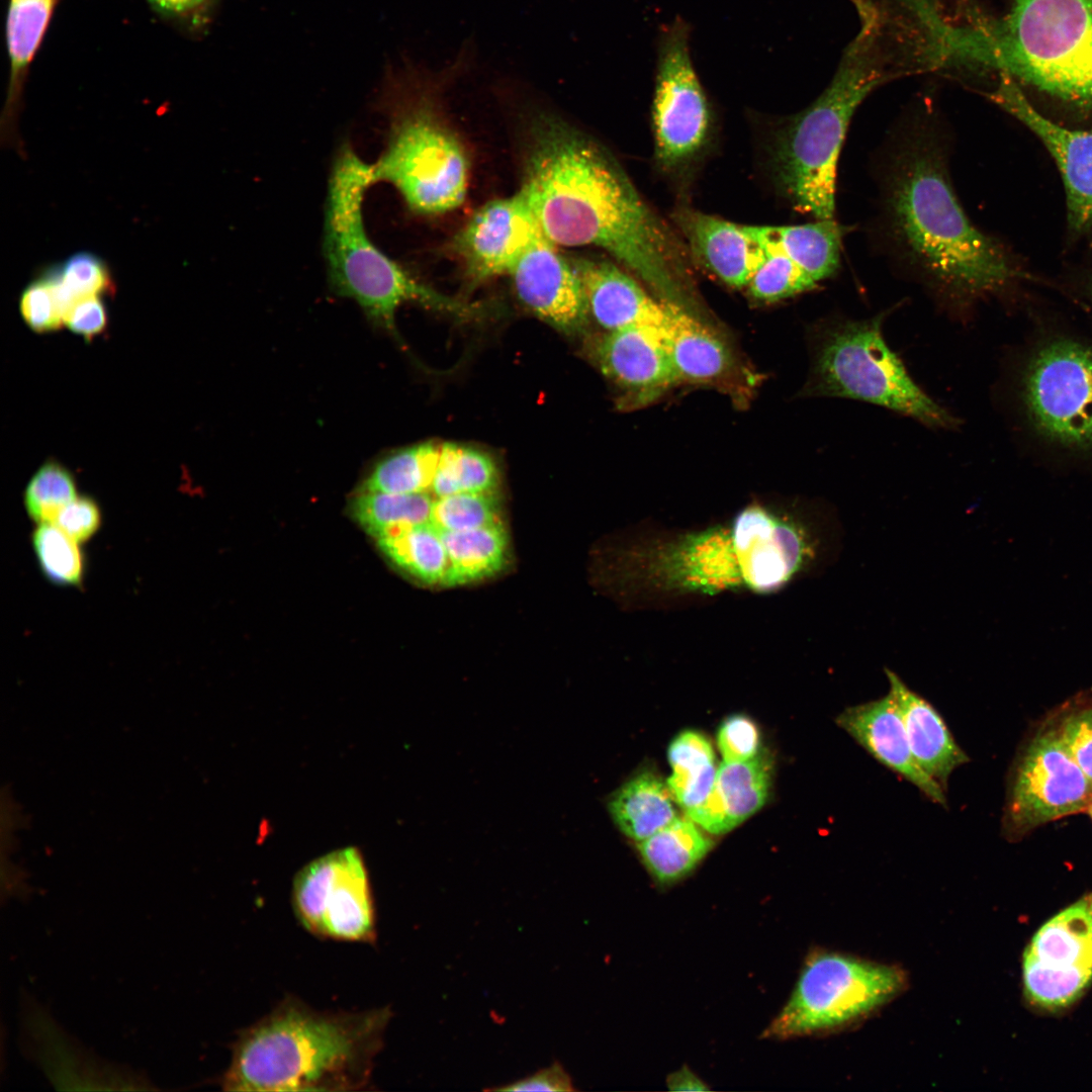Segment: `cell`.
<instances>
[{
  "label": "cell",
  "instance_id": "1",
  "mask_svg": "<svg viewBox=\"0 0 1092 1092\" xmlns=\"http://www.w3.org/2000/svg\"><path fill=\"white\" fill-rule=\"evenodd\" d=\"M532 112L521 192L556 246L609 253L669 304L693 311L688 256L605 148L556 113Z\"/></svg>",
  "mask_w": 1092,
  "mask_h": 1092
},
{
  "label": "cell",
  "instance_id": "2",
  "mask_svg": "<svg viewBox=\"0 0 1092 1092\" xmlns=\"http://www.w3.org/2000/svg\"><path fill=\"white\" fill-rule=\"evenodd\" d=\"M943 131L930 121L896 129L879 183L880 228L890 253L952 301L1004 290L1017 271L969 218L951 186Z\"/></svg>",
  "mask_w": 1092,
  "mask_h": 1092
},
{
  "label": "cell",
  "instance_id": "3",
  "mask_svg": "<svg viewBox=\"0 0 1092 1092\" xmlns=\"http://www.w3.org/2000/svg\"><path fill=\"white\" fill-rule=\"evenodd\" d=\"M389 1006L316 1010L287 996L243 1028L220 1077L225 1091L366 1090L391 1019Z\"/></svg>",
  "mask_w": 1092,
  "mask_h": 1092
},
{
  "label": "cell",
  "instance_id": "4",
  "mask_svg": "<svg viewBox=\"0 0 1092 1092\" xmlns=\"http://www.w3.org/2000/svg\"><path fill=\"white\" fill-rule=\"evenodd\" d=\"M947 58L1092 113V0H1013L999 19L951 26Z\"/></svg>",
  "mask_w": 1092,
  "mask_h": 1092
},
{
  "label": "cell",
  "instance_id": "5",
  "mask_svg": "<svg viewBox=\"0 0 1092 1092\" xmlns=\"http://www.w3.org/2000/svg\"><path fill=\"white\" fill-rule=\"evenodd\" d=\"M860 26L844 50L824 91L793 116L777 149L778 177L794 207L816 219H830L835 210L836 172L851 118L878 86L895 71L889 49L893 25L873 0H852Z\"/></svg>",
  "mask_w": 1092,
  "mask_h": 1092
},
{
  "label": "cell",
  "instance_id": "6",
  "mask_svg": "<svg viewBox=\"0 0 1092 1092\" xmlns=\"http://www.w3.org/2000/svg\"><path fill=\"white\" fill-rule=\"evenodd\" d=\"M643 552V574L665 590L769 592L809 566L815 540L801 519L751 506L724 525Z\"/></svg>",
  "mask_w": 1092,
  "mask_h": 1092
},
{
  "label": "cell",
  "instance_id": "7",
  "mask_svg": "<svg viewBox=\"0 0 1092 1092\" xmlns=\"http://www.w3.org/2000/svg\"><path fill=\"white\" fill-rule=\"evenodd\" d=\"M476 57L475 41L466 39L442 68L407 63L400 74L388 143L372 164V176L374 184L392 185L416 213H444L465 198L468 159L442 115L439 97L476 65Z\"/></svg>",
  "mask_w": 1092,
  "mask_h": 1092
},
{
  "label": "cell",
  "instance_id": "8",
  "mask_svg": "<svg viewBox=\"0 0 1092 1092\" xmlns=\"http://www.w3.org/2000/svg\"><path fill=\"white\" fill-rule=\"evenodd\" d=\"M373 184L372 164L344 146L332 169L324 218L323 251L333 291L354 299L373 324L394 335L396 310L407 302L461 318L478 316L481 307L418 281L370 240L362 207Z\"/></svg>",
  "mask_w": 1092,
  "mask_h": 1092
},
{
  "label": "cell",
  "instance_id": "9",
  "mask_svg": "<svg viewBox=\"0 0 1092 1092\" xmlns=\"http://www.w3.org/2000/svg\"><path fill=\"white\" fill-rule=\"evenodd\" d=\"M883 318L828 325L816 352L811 390L881 405L929 427L954 428L958 420L915 383L888 346Z\"/></svg>",
  "mask_w": 1092,
  "mask_h": 1092
},
{
  "label": "cell",
  "instance_id": "10",
  "mask_svg": "<svg viewBox=\"0 0 1092 1092\" xmlns=\"http://www.w3.org/2000/svg\"><path fill=\"white\" fill-rule=\"evenodd\" d=\"M907 981L905 971L897 966L815 949L762 1037L789 1039L848 1026L892 1001Z\"/></svg>",
  "mask_w": 1092,
  "mask_h": 1092
},
{
  "label": "cell",
  "instance_id": "11",
  "mask_svg": "<svg viewBox=\"0 0 1092 1092\" xmlns=\"http://www.w3.org/2000/svg\"><path fill=\"white\" fill-rule=\"evenodd\" d=\"M1019 397L1032 431L1064 451L1092 455V346L1056 336L1041 341L1021 370Z\"/></svg>",
  "mask_w": 1092,
  "mask_h": 1092
},
{
  "label": "cell",
  "instance_id": "12",
  "mask_svg": "<svg viewBox=\"0 0 1092 1092\" xmlns=\"http://www.w3.org/2000/svg\"><path fill=\"white\" fill-rule=\"evenodd\" d=\"M1092 783L1063 746L1053 720L1031 738L1013 766L1002 832L1017 841L1049 822L1087 811Z\"/></svg>",
  "mask_w": 1092,
  "mask_h": 1092
},
{
  "label": "cell",
  "instance_id": "13",
  "mask_svg": "<svg viewBox=\"0 0 1092 1092\" xmlns=\"http://www.w3.org/2000/svg\"><path fill=\"white\" fill-rule=\"evenodd\" d=\"M291 905L299 924L317 938L376 940L374 899L356 848L338 849L304 866L293 880Z\"/></svg>",
  "mask_w": 1092,
  "mask_h": 1092
},
{
  "label": "cell",
  "instance_id": "14",
  "mask_svg": "<svg viewBox=\"0 0 1092 1092\" xmlns=\"http://www.w3.org/2000/svg\"><path fill=\"white\" fill-rule=\"evenodd\" d=\"M691 25L680 16L660 26L652 123L656 157L667 168L686 163L703 147L711 104L691 54Z\"/></svg>",
  "mask_w": 1092,
  "mask_h": 1092
},
{
  "label": "cell",
  "instance_id": "15",
  "mask_svg": "<svg viewBox=\"0 0 1092 1092\" xmlns=\"http://www.w3.org/2000/svg\"><path fill=\"white\" fill-rule=\"evenodd\" d=\"M1023 992L1033 1007L1056 1012L1092 984V892L1045 921L1022 957Z\"/></svg>",
  "mask_w": 1092,
  "mask_h": 1092
},
{
  "label": "cell",
  "instance_id": "16",
  "mask_svg": "<svg viewBox=\"0 0 1092 1092\" xmlns=\"http://www.w3.org/2000/svg\"><path fill=\"white\" fill-rule=\"evenodd\" d=\"M989 97L1045 147L1061 174L1072 231L1092 234V129L1063 126L1041 114L1014 80L1001 74Z\"/></svg>",
  "mask_w": 1092,
  "mask_h": 1092
},
{
  "label": "cell",
  "instance_id": "17",
  "mask_svg": "<svg viewBox=\"0 0 1092 1092\" xmlns=\"http://www.w3.org/2000/svg\"><path fill=\"white\" fill-rule=\"evenodd\" d=\"M521 191L479 208L460 230L453 249L475 281L509 275L542 235Z\"/></svg>",
  "mask_w": 1092,
  "mask_h": 1092
},
{
  "label": "cell",
  "instance_id": "18",
  "mask_svg": "<svg viewBox=\"0 0 1092 1092\" xmlns=\"http://www.w3.org/2000/svg\"><path fill=\"white\" fill-rule=\"evenodd\" d=\"M509 276L523 304L551 326L574 333L585 323L588 310L579 275L543 234Z\"/></svg>",
  "mask_w": 1092,
  "mask_h": 1092
},
{
  "label": "cell",
  "instance_id": "19",
  "mask_svg": "<svg viewBox=\"0 0 1092 1092\" xmlns=\"http://www.w3.org/2000/svg\"><path fill=\"white\" fill-rule=\"evenodd\" d=\"M834 721L877 761L911 783L931 802L947 806L945 791L914 758L890 692L883 698L845 708Z\"/></svg>",
  "mask_w": 1092,
  "mask_h": 1092
},
{
  "label": "cell",
  "instance_id": "20",
  "mask_svg": "<svg viewBox=\"0 0 1092 1092\" xmlns=\"http://www.w3.org/2000/svg\"><path fill=\"white\" fill-rule=\"evenodd\" d=\"M601 370L639 399L648 400L678 382L663 330L635 326L608 332L595 346Z\"/></svg>",
  "mask_w": 1092,
  "mask_h": 1092
},
{
  "label": "cell",
  "instance_id": "21",
  "mask_svg": "<svg viewBox=\"0 0 1092 1092\" xmlns=\"http://www.w3.org/2000/svg\"><path fill=\"white\" fill-rule=\"evenodd\" d=\"M572 263L583 287L588 312L608 332L635 326L664 329L667 302L650 294L625 270L595 258H578Z\"/></svg>",
  "mask_w": 1092,
  "mask_h": 1092
},
{
  "label": "cell",
  "instance_id": "22",
  "mask_svg": "<svg viewBox=\"0 0 1092 1092\" xmlns=\"http://www.w3.org/2000/svg\"><path fill=\"white\" fill-rule=\"evenodd\" d=\"M900 712L910 749L919 766L945 792L951 774L970 761L934 706L912 691L895 672L885 669Z\"/></svg>",
  "mask_w": 1092,
  "mask_h": 1092
},
{
  "label": "cell",
  "instance_id": "23",
  "mask_svg": "<svg viewBox=\"0 0 1092 1092\" xmlns=\"http://www.w3.org/2000/svg\"><path fill=\"white\" fill-rule=\"evenodd\" d=\"M61 0H9L5 23L9 79L1 116V142L22 153L17 120L30 65Z\"/></svg>",
  "mask_w": 1092,
  "mask_h": 1092
},
{
  "label": "cell",
  "instance_id": "24",
  "mask_svg": "<svg viewBox=\"0 0 1092 1092\" xmlns=\"http://www.w3.org/2000/svg\"><path fill=\"white\" fill-rule=\"evenodd\" d=\"M771 762L758 754L745 761H723L711 794L686 814L711 833H725L757 812L771 785Z\"/></svg>",
  "mask_w": 1092,
  "mask_h": 1092
},
{
  "label": "cell",
  "instance_id": "25",
  "mask_svg": "<svg viewBox=\"0 0 1092 1092\" xmlns=\"http://www.w3.org/2000/svg\"><path fill=\"white\" fill-rule=\"evenodd\" d=\"M678 221L694 253L714 275L730 286H747L762 248L744 225L690 210Z\"/></svg>",
  "mask_w": 1092,
  "mask_h": 1092
},
{
  "label": "cell",
  "instance_id": "26",
  "mask_svg": "<svg viewBox=\"0 0 1092 1092\" xmlns=\"http://www.w3.org/2000/svg\"><path fill=\"white\" fill-rule=\"evenodd\" d=\"M667 304L663 335L678 381L704 383L720 379L733 365L725 343L695 313Z\"/></svg>",
  "mask_w": 1092,
  "mask_h": 1092
},
{
  "label": "cell",
  "instance_id": "27",
  "mask_svg": "<svg viewBox=\"0 0 1092 1092\" xmlns=\"http://www.w3.org/2000/svg\"><path fill=\"white\" fill-rule=\"evenodd\" d=\"M745 230L754 240L786 254L817 284L840 267L845 229L833 218L793 225H745Z\"/></svg>",
  "mask_w": 1092,
  "mask_h": 1092
},
{
  "label": "cell",
  "instance_id": "28",
  "mask_svg": "<svg viewBox=\"0 0 1092 1092\" xmlns=\"http://www.w3.org/2000/svg\"><path fill=\"white\" fill-rule=\"evenodd\" d=\"M674 803L667 783L653 771L644 770L612 795L608 809L617 827L638 842L678 817Z\"/></svg>",
  "mask_w": 1092,
  "mask_h": 1092
},
{
  "label": "cell",
  "instance_id": "29",
  "mask_svg": "<svg viewBox=\"0 0 1092 1092\" xmlns=\"http://www.w3.org/2000/svg\"><path fill=\"white\" fill-rule=\"evenodd\" d=\"M713 843L689 818L677 817L637 842L642 863L660 886L672 885L691 874Z\"/></svg>",
  "mask_w": 1092,
  "mask_h": 1092
},
{
  "label": "cell",
  "instance_id": "30",
  "mask_svg": "<svg viewBox=\"0 0 1092 1092\" xmlns=\"http://www.w3.org/2000/svg\"><path fill=\"white\" fill-rule=\"evenodd\" d=\"M441 533L448 556L445 585H460L490 576L506 562L508 537L500 522L468 531Z\"/></svg>",
  "mask_w": 1092,
  "mask_h": 1092
},
{
  "label": "cell",
  "instance_id": "31",
  "mask_svg": "<svg viewBox=\"0 0 1092 1092\" xmlns=\"http://www.w3.org/2000/svg\"><path fill=\"white\" fill-rule=\"evenodd\" d=\"M672 768L667 786L677 805L688 814L711 794L717 768L709 739L695 730H685L672 739L667 749Z\"/></svg>",
  "mask_w": 1092,
  "mask_h": 1092
},
{
  "label": "cell",
  "instance_id": "32",
  "mask_svg": "<svg viewBox=\"0 0 1092 1092\" xmlns=\"http://www.w3.org/2000/svg\"><path fill=\"white\" fill-rule=\"evenodd\" d=\"M435 496L431 492H358L351 512L364 530L377 540L431 523Z\"/></svg>",
  "mask_w": 1092,
  "mask_h": 1092
},
{
  "label": "cell",
  "instance_id": "33",
  "mask_svg": "<svg viewBox=\"0 0 1092 1092\" xmlns=\"http://www.w3.org/2000/svg\"><path fill=\"white\" fill-rule=\"evenodd\" d=\"M441 446L422 443L392 453L379 461L358 492H431Z\"/></svg>",
  "mask_w": 1092,
  "mask_h": 1092
},
{
  "label": "cell",
  "instance_id": "34",
  "mask_svg": "<svg viewBox=\"0 0 1092 1092\" xmlns=\"http://www.w3.org/2000/svg\"><path fill=\"white\" fill-rule=\"evenodd\" d=\"M382 552L399 568L426 583H443L448 567L442 533L431 523L377 540Z\"/></svg>",
  "mask_w": 1092,
  "mask_h": 1092
},
{
  "label": "cell",
  "instance_id": "35",
  "mask_svg": "<svg viewBox=\"0 0 1092 1092\" xmlns=\"http://www.w3.org/2000/svg\"><path fill=\"white\" fill-rule=\"evenodd\" d=\"M497 478L496 467L487 454L466 446L444 444L431 493L442 497L461 491L492 492Z\"/></svg>",
  "mask_w": 1092,
  "mask_h": 1092
},
{
  "label": "cell",
  "instance_id": "36",
  "mask_svg": "<svg viewBox=\"0 0 1092 1092\" xmlns=\"http://www.w3.org/2000/svg\"><path fill=\"white\" fill-rule=\"evenodd\" d=\"M52 281L63 320L72 305L81 298L112 294L114 282L105 262L89 252H79L62 265L44 270Z\"/></svg>",
  "mask_w": 1092,
  "mask_h": 1092
},
{
  "label": "cell",
  "instance_id": "37",
  "mask_svg": "<svg viewBox=\"0 0 1092 1092\" xmlns=\"http://www.w3.org/2000/svg\"><path fill=\"white\" fill-rule=\"evenodd\" d=\"M31 544L43 576L57 585L80 586L85 558L80 544L52 523L37 524Z\"/></svg>",
  "mask_w": 1092,
  "mask_h": 1092
},
{
  "label": "cell",
  "instance_id": "38",
  "mask_svg": "<svg viewBox=\"0 0 1092 1092\" xmlns=\"http://www.w3.org/2000/svg\"><path fill=\"white\" fill-rule=\"evenodd\" d=\"M756 242L762 254L747 284L754 298L777 301L816 287L817 283L786 254Z\"/></svg>",
  "mask_w": 1092,
  "mask_h": 1092
},
{
  "label": "cell",
  "instance_id": "39",
  "mask_svg": "<svg viewBox=\"0 0 1092 1092\" xmlns=\"http://www.w3.org/2000/svg\"><path fill=\"white\" fill-rule=\"evenodd\" d=\"M77 496L73 474L60 463L47 461L28 481L23 505L34 523H52L58 512Z\"/></svg>",
  "mask_w": 1092,
  "mask_h": 1092
},
{
  "label": "cell",
  "instance_id": "40",
  "mask_svg": "<svg viewBox=\"0 0 1092 1092\" xmlns=\"http://www.w3.org/2000/svg\"><path fill=\"white\" fill-rule=\"evenodd\" d=\"M492 492L461 491L436 497L431 524L441 532H461L499 523Z\"/></svg>",
  "mask_w": 1092,
  "mask_h": 1092
},
{
  "label": "cell",
  "instance_id": "41",
  "mask_svg": "<svg viewBox=\"0 0 1092 1092\" xmlns=\"http://www.w3.org/2000/svg\"><path fill=\"white\" fill-rule=\"evenodd\" d=\"M1062 712L1053 719L1058 736L1092 783V694L1078 697Z\"/></svg>",
  "mask_w": 1092,
  "mask_h": 1092
},
{
  "label": "cell",
  "instance_id": "42",
  "mask_svg": "<svg viewBox=\"0 0 1092 1092\" xmlns=\"http://www.w3.org/2000/svg\"><path fill=\"white\" fill-rule=\"evenodd\" d=\"M19 309L24 322L37 333L56 331L64 324L53 284L44 271L22 291Z\"/></svg>",
  "mask_w": 1092,
  "mask_h": 1092
},
{
  "label": "cell",
  "instance_id": "43",
  "mask_svg": "<svg viewBox=\"0 0 1092 1092\" xmlns=\"http://www.w3.org/2000/svg\"><path fill=\"white\" fill-rule=\"evenodd\" d=\"M717 744L725 761H745L759 753L760 734L755 722L743 714L727 717L717 733Z\"/></svg>",
  "mask_w": 1092,
  "mask_h": 1092
},
{
  "label": "cell",
  "instance_id": "44",
  "mask_svg": "<svg viewBox=\"0 0 1092 1092\" xmlns=\"http://www.w3.org/2000/svg\"><path fill=\"white\" fill-rule=\"evenodd\" d=\"M101 523L98 504L87 495L77 496L68 503L52 522L79 544L89 541L98 532Z\"/></svg>",
  "mask_w": 1092,
  "mask_h": 1092
},
{
  "label": "cell",
  "instance_id": "45",
  "mask_svg": "<svg viewBox=\"0 0 1092 1092\" xmlns=\"http://www.w3.org/2000/svg\"><path fill=\"white\" fill-rule=\"evenodd\" d=\"M64 324L86 340L101 334L107 326V312L100 295L76 301L64 317Z\"/></svg>",
  "mask_w": 1092,
  "mask_h": 1092
},
{
  "label": "cell",
  "instance_id": "46",
  "mask_svg": "<svg viewBox=\"0 0 1092 1092\" xmlns=\"http://www.w3.org/2000/svg\"><path fill=\"white\" fill-rule=\"evenodd\" d=\"M486 1090L571 1092L575 1088L571 1076L563 1066L559 1062H554L551 1066L540 1069L528 1077Z\"/></svg>",
  "mask_w": 1092,
  "mask_h": 1092
},
{
  "label": "cell",
  "instance_id": "47",
  "mask_svg": "<svg viewBox=\"0 0 1092 1092\" xmlns=\"http://www.w3.org/2000/svg\"><path fill=\"white\" fill-rule=\"evenodd\" d=\"M160 14L171 18H187L201 10L211 0H147Z\"/></svg>",
  "mask_w": 1092,
  "mask_h": 1092
},
{
  "label": "cell",
  "instance_id": "48",
  "mask_svg": "<svg viewBox=\"0 0 1092 1092\" xmlns=\"http://www.w3.org/2000/svg\"><path fill=\"white\" fill-rule=\"evenodd\" d=\"M666 1084L670 1091H703L710 1089L687 1067L671 1073L667 1077Z\"/></svg>",
  "mask_w": 1092,
  "mask_h": 1092
},
{
  "label": "cell",
  "instance_id": "49",
  "mask_svg": "<svg viewBox=\"0 0 1092 1092\" xmlns=\"http://www.w3.org/2000/svg\"><path fill=\"white\" fill-rule=\"evenodd\" d=\"M1087 812H1088V814L1090 815V817H1091V819H1092V804H1091V805H1090V807L1088 808Z\"/></svg>",
  "mask_w": 1092,
  "mask_h": 1092
},
{
  "label": "cell",
  "instance_id": "50",
  "mask_svg": "<svg viewBox=\"0 0 1092 1092\" xmlns=\"http://www.w3.org/2000/svg\"><path fill=\"white\" fill-rule=\"evenodd\" d=\"M1091 303H1092V288H1091Z\"/></svg>",
  "mask_w": 1092,
  "mask_h": 1092
}]
</instances>
